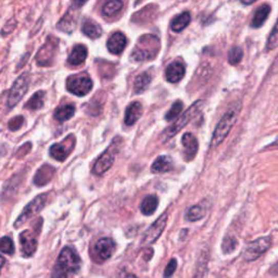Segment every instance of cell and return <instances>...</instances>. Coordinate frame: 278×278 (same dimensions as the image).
I'll use <instances>...</instances> for the list:
<instances>
[{
	"instance_id": "cell-34",
	"label": "cell",
	"mask_w": 278,
	"mask_h": 278,
	"mask_svg": "<svg viewBox=\"0 0 278 278\" xmlns=\"http://www.w3.org/2000/svg\"><path fill=\"white\" fill-rule=\"evenodd\" d=\"M244 51L240 47H233L228 53V62L231 66H237V64L243 60Z\"/></svg>"
},
{
	"instance_id": "cell-33",
	"label": "cell",
	"mask_w": 278,
	"mask_h": 278,
	"mask_svg": "<svg viewBox=\"0 0 278 278\" xmlns=\"http://www.w3.org/2000/svg\"><path fill=\"white\" fill-rule=\"evenodd\" d=\"M277 46H278V18H277V21L273 27L270 36H268V39L266 43V50L271 51V50L275 49Z\"/></svg>"
},
{
	"instance_id": "cell-13",
	"label": "cell",
	"mask_w": 278,
	"mask_h": 278,
	"mask_svg": "<svg viewBox=\"0 0 278 278\" xmlns=\"http://www.w3.org/2000/svg\"><path fill=\"white\" fill-rule=\"evenodd\" d=\"M166 223H168V214L164 213L159 219H157L154 223L147 229V231L144 235L143 238V246H147V245H151L153 243H155L157 239L160 238V236L162 235L163 230L165 229Z\"/></svg>"
},
{
	"instance_id": "cell-32",
	"label": "cell",
	"mask_w": 278,
	"mask_h": 278,
	"mask_svg": "<svg viewBox=\"0 0 278 278\" xmlns=\"http://www.w3.org/2000/svg\"><path fill=\"white\" fill-rule=\"evenodd\" d=\"M238 247V240L231 235H227L224 237L223 242H222V251L225 254L234 252Z\"/></svg>"
},
{
	"instance_id": "cell-12",
	"label": "cell",
	"mask_w": 278,
	"mask_h": 278,
	"mask_svg": "<svg viewBox=\"0 0 278 278\" xmlns=\"http://www.w3.org/2000/svg\"><path fill=\"white\" fill-rule=\"evenodd\" d=\"M116 245L112 238H101L94 247L95 262L103 263L113 255Z\"/></svg>"
},
{
	"instance_id": "cell-38",
	"label": "cell",
	"mask_w": 278,
	"mask_h": 278,
	"mask_svg": "<svg viewBox=\"0 0 278 278\" xmlns=\"http://www.w3.org/2000/svg\"><path fill=\"white\" fill-rule=\"evenodd\" d=\"M23 124H24V117L18 115V116H14L11 121L9 122L8 127H9V129H10V131L15 132V131H17V129H20Z\"/></svg>"
},
{
	"instance_id": "cell-23",
	"label": "cell",
	"mask_w": 278,
	"mask_h": 278,
	"mask_svg": "<svg viewBox=\"0 0 278 278\" xmlns=\"http://www.w3.org/2000/svg\"><path fill=\"white\" fill-rule=\"evenodd\" d=\"M157 206H159V199L154 194H149L142 201L141 211L144 215L150 216L156 211Z\"/></svg>"
},
{
	"instance_id": "cell-9",
	"label": "cell",
	"mask_w": 278,
	"mask_h": 278,
	"mask_svg": "<svg viewBox=\"0 0 278 278\" xmlns=\"http://www.w3.org/2000/svg\"><path fill=\"white\" fill-rule=\"evenodd\" d=\"M30 86V76L29 74H23L17 80H15L14 84L12 85L10 91H9L8 95V107L9 108H13L15 107L24 95L26 94V91L29 90Z\"/></svg>"
},
{
	"instance_id": "cell-31",
	"label": "cell",
	"mask_w": 278,
	"mask_h": 278,
	"mask_svg": "<svg viewBox=\"0 0 278 278\" xmlns=\"http://www.w3.org/2000/svg\"><path fill=\"white\" fill-rule=\"evenodd\" d=\"M123 7V2L122 0H110L108 2L104 8H103V13L106 16H112L116 12L121 10Z\"/></svg>"
},
{
	"instance_id": "cell-6",
	"label": "cell",
	"mask_w": 278,
	"mask_h": 278,
	"mask_svg": "<svg viewBox=\"0 0 278 278\" xmlns=\"http://www.w3.org/2000/svg\"><path fill=\"white\" fill-rule=\"evenodd\" d=\"M47 198L48 194L47 193H42L39 196L35 197L29 205H27L23 211L21 212V214L17 216L16 221L14 222V227H21L24 223H26V221H29L30 219L34 217L35 215L38 214V213L45 208L46 203H47Z\"/></svg>"
},
{
	"instance_id": "cell-39",
	"label": "cell",
	"mask_w": 278,
	"mask_h": 278,
	"mask_svg": "<svg viewBox=\"0 0 278 278\" xmlns=\"http://www.w3.org/2000/svg\"><path fill=\"white\" fill-rule=\"evenodd\" d=\"M116 278H137V277H136V275H134L132 273H128L125 268H121V270H118V272H117Z\"/></svg>"
},
{
	"instance_id": "cell-1",
	"label": "cell",
	"mask_w": 278,
	"mask_h": 278,
	"mask_svg": "<svg viewBox=\"0 0 278 278\" xmlns=\"http://www.w3.org/2000/svg\"><path fill=\"white\" fill-rule=\"evenodd\" d=\"M81 268V259L75 250L71 247H64L55 262L51 278H69V275L75 274Z\"/></svg>"
},
{
	"instance_id": "cell-8",
	"label": "cell",
	"mask_w": 278,
	"mask_h": 278,
	"mask_svg": "<svg viewBox=\"0 0 278 278\" xmlns=\"http://www.w3.org/2000/svg\"><path fill=\"white\" fill-rule=\"evenodd\" d=\"M118 146L120 138H116L115 141H113L112 144L110 145L108 149L98 157L94 168H92V173L96 175H103L111 169V166L114 163L116 153L118 151Z\"/></svg>"
},
{
	"instance_id": "cell-4",
	"label": "cell",
	"mask_w": 278,
	"mask_h": 278,
	"mask_svg": "<svg viewBox=\"0 0 278 278\" xmlns=\"http://www.w3.org/2000/svg\"><path fill=\"white\" fill-rule=\"evenodd\" d=\"M202 106H203V103L201 100L196 101V103H194L192 106H190L189 109L187 111H185L184 114L181 117L176 120L174 124H172L170 127H168L165 129V131L162 132V135H161L162 142L165 143V142L170 141L171 138H173L176 134L181 132L182 129L200 112Z\"/></svg>"
},
{
	"instance_id": "cell-27",
	"label": "cell",
	"mask_w": 278,
	"mask_h": 278,
	"mask_svg": "<svg viewBox=\"0 0 278 278\" xmlns=\"http://www.w3.org/2000/svg\"><path fill=\"white\" fill-rule=\"evenodd\" d=\"M151 80H152L151 75L147 72L137 76V78L135 80V84H134L135 94H142V92H144L147 89V87L149 86V84L151 83Z\"/></svg>"
},
{
	"instance_id": "cell-42",
	"label": "cell",
	"mask_w": 278,
	"mask_h": 278,
	"mask_svg": "<svg viewBox=\"0 0 278 278\" xmlns=\"http://www.w3.org/2000/svg\"><path fill=\"white\" fill-rule=\"evenodd\" d=\"M86 2H88V0H72V4L74 5V7L81 8L86 4Z\"/></svg>"
},
{
	"instance_id": "cell-24",
	"label": "cell",
	"mask_w": 278,
	"mask_h": 278,
	"mask_svg": "<svg viewBox=\"0 0 278 278\" xmlns=\"http://www.w3.org/2000/svg\"><path fill=\"white\" fill-rule=\"evenodd\" d=\"M191 20V15L189 12H183L180 15L173 18V21L171 23V30L175 33H180L183 30L186 29V27L189 25Z\"/></svg>"
},
{
	"instance_id": "cell-7",
	"label": "cell",
	"mask_w": 278,
	"mask_h": 278,
	"mask_svg": "<svg viewBox=\"0 0 278 278\" xmlns=\"http://www.w3.org/2000/svg\"><path fill=\"white\" fill-rule=\"evenodd\" d=\"M273 238L272 236H263L256 238L253 242L250 243L244 253V259L247 262H253L257 259H260L268 249L272 247Z\"/></svg>"
},
{
	"instance_id": "cell-18",
	"label": "cell",
	"mask_w": 278,
	"mask_h": 278,
	"mask_svg": "<svg viewBox=\"0 0 278 278\" xmlns=\"http://www.w3.org/2000/svg\"><path fill=\"white\" fill-rule=\"evenodd\" d=\"M185 75L184 64L176 61L171 63L165 71V77L170 83H178Z\"/></svg>"
},
{
	"instance_id": "cell-3",
	"label": "cell",
	"mask_w": 278,
	"mask_h": 278,
	"mask_svg": "<svg viewBox=\"0 0 278 278\" xmlns=\"http://www.w3.org/2000/svg\"><path fill=\"white\" fill-rule=\"evenodd\" d=\"M159 51V39L154 35H145L139 38L135 50L132 53V60L143 62L152 59Z\"/></svg>"
},
{
	"instance_id": "cell-41",
	"label": "cell",
	"mask_w": 278,
	"mask_h": 278,
	"mask_svg": "<svg viewBox=\"0 0 278 278\" xmlns=\"http://www.w3.org/2000/svg\"><path fill=\"white\" fill-rule=\"evenodd\" d=\"M29 144H30V143L25 144L24 146L21 147V149H18V150H17V156H18V157H21V156H23L24 154L29 153V151H30L31 149H26V150H25V148H27V146H29Z\"/></svg>"
},
{
	"instance_id": "cell-26",
	"label": "cell",
	"mask_w": 278,
	"mask_h": 278,
	"mask_svg": "<svg viewBox=\"0 0 278 278\" xmlns=\"http://www.w3.org/2000/svg\"><path fill=\"white\" fill-rule=\"evenodd\" d=\"M82 31L91 39L99 38V37L103 35V30H101L100 25H98L97 23L91 22V21L85 22L84 24H83Z\"/></svg>"
},
{
	"instance_id": "cell-15",
	"label": "cell",
	"mask_w": 278,
	"mask_h": 278,
	"mask_svg": "<svg viewBox=\"0 0 278 278\" xmlns=\"http://www.w3.org/2000/svg\"><path fill=\"white\" fill-rule=\"evenodd\" d=\"M182 144L184 147V157L186 161L193 160L198 152V141L192 134L186 133L182 137Z\"/></svg>"
},
{
	"instance_id": "cell-14",
	"label": "cell",
	"mask_w": 278,
	"mask_h": 278,
	"mask_svg": "<svg viewBox=\"0 0 278 278\" xmlns=\"http://www.w3.org/2000/svg\"><path fill=\"white\" fill-rule=\"evenodd\" d=\"M74 144H75V139L73 135L67 137L61 144H54L50 147L49 153L54 160L63 162L72 152Z\"/></svg>"
},
{
	"instance_id": "cell-2",
	"label": "cell",
	"mask_w": 278,
	"mask_h": 278,
	"mask_svg": "<svg viewBox=\"0 0 278 278\" xmlns=\"http://www.w3.org/2000/svg\"><path fill=\"white\" fill-rule=\"evenodd\" d=\"M240 111H242V103H240V101L235 103L228 109L227 112L221 118L214 133H213L211 148H215L223 143L224 139L228 136L229 132L231 131V128H233V126L237 122Z\"/></svg>"
},
{
	"instance_id": "cell-44",
	"label": "cell",
	"mask_w": 278,
	"mask_h": 278,
	"mask_svg": "<svg viewBox=\"0 0 278 278\" xmlns=\"http://www.w3.org/2000/svg\"><path fill=\"white\" fill-rule=\"evenodd\" d=\"M256 0H240V3L244 4V5H252L253 3H255Z\"/></svg>"
},
{
	"instance_id": "cell-30",
	"label": "cell",
	"mask_w": 278,
	"mask_h": 278,
	"mask_svg": "<svg viewBox=\"0 0 278 278\" xmlns=\"http://www.w3.org/2000/svg\"><path fill=\"white\" fill-rule=\"evenodd\" d=\"M44 97H45V91L39 90L37 91L36 94H34L30 100L29 103L25 105V108L30 109V110H39L43 108L44 106Z\"/></svg>"
},
{
	"instance_id": "cell-11",
	"label": "cell",
	"mask_w": 278,
	"mask_h": 278,
	"mask_svg": "<svg viewBox=\"0 0 278 278\" xmlns=\"http://www.w3.org/2000/svg\"><path fill=\"white\" fill-rule=\"evenodd\" d=\"M67 88L75 96H86L92 89V81L87 75L71 76L67 81Z\"/></svg>"
},
{
	"instance_id": "cell-5",
	"label": "cell",
	"mask_w": 278,
	"mask_h": 278,
	"mask_svg": "<svg viewBox=\"0 0 278 278\" xmlns=\"http://www.w3.org/2000/svg\"><path fill=\"white\" fill-rule=\"evenodd\" d=\"M43 220L39 219L38 224L35 225L32 229L24 230L20 235V248L22 255L25 257L32 256L37 250L38 245V236L42 229Z\"/></svg>"
},
{
	"instance_id": "cell-35",
	"label": "cell",
	"mask_w": 278,
	"mask_h": 278,
	"mask_svg": "<svg viewBox=\"0 0 278 278\" xmlns=\"http://www.w3.org/2000/svg\"><path fill=\"white\" fill-rule=\"evenodd\" d=\"M0 250L4 254H13L14 253V245L12 239L8 236H5L0 240Z\"/></svg>"
},
{
	"instance_id": "cell-36",
	"label": "cell",
	"mask_w": 278,
	"mask_h": 278,
	"mask_svg": "<svg viewBox=\"0 0 278 278\" xmlns=\"http://www.w3.org/2000/svg\"><path fill=\"white\" fill-rule=\"evenodd\" d=\"M183 108H184V105L183 103H181V101H177V103H175L172 108L170 109V111L168 113H166L165 115V120L166 121H173V120H175L176 117H177L181 112L183 111Z\"/></svg>"
},
{
	"instance_id": "cell-21",
	"label": "cell",
	"mask_w": 278,
	"mask_h": 278,
	"mask_svg": "<svg viewBox=\"0 0 278 278\" xmlns=\"http://www.w3.org/2000/svg\"><path fill=\"white\" fill-rule=\"evenodd\" d=\"M271 13V6L267 5V4H264L262 6L259 7L256 9V11L252 17V21H251V26L253 27V29H259V27H261L264 22L267 20L268 15H270Z\"/></svg>"
},
{
	"instance_id": "cell-17",
	"label": "cell",
	"mask_w": 278,
	"mask_h": 278,
	"mask_svg": "<svg viewBox=\"0 0 278 278\" xmlns=\"http://www.w3.org/2000/svg\"><path fill=\"white\" fill-rule=\"evenodd\" d=\"M54 173H55L54 168H52L49 164H44L38 169V171L36 172L34 176V184L38 187L45 186V185H47L51 182Z\"/></svg>"
},
{
	"instance_id": "cell-25",
	"label": "cell",
	"mask_w": 278,
	"mask_h": 278,
	"mask_svg": "<svg viewBox=\"0 0 278 278\" xmlns=\"http://www.w3.org/2000/svg\"><path fill=\"white\" fill-rule=\"evenodd\" d=\"M74 113H75V106L64 105L54 111V117L59 122H66L74 115Z\"/></svg>"
},
{
	"instance_id": "cell-29",
	"label": "cell",
	"mask_w": 278,
	"mask_h": 278,
	"mask_svg": "<svg viewBox=\"0 0 278 278\" xmlns=\"http://www.w3.org/2000/svg\"><path fill=\"white\" fill-rule=\"evenodd\" d=\"M75 27H76V20L73 17L71 12H68V14L64 16L58 24V29H60L61 31L66 33H72Z\"/></svg>"
},
{
	"instance_id": "cell-43",
	"label": "cell",
	"mask_w": 278,
	"mask_h": 278,
	"mask_svg": "<svg viewBox=\"0 0 278 278\" xmlns=\"http://www.w3.org/2000/svg\"><path fill=\"white\" fill-rule=\"evenodd\" d=\"M267 149H278V137H277V139L274 143H272L270 145V147H267Z\"/></svg>"
},
{
	"instance_id": "cell-40",
	"label": "cell",
	"mask_w": 278,
	"mask_h": 278,
	"mask_svg": "<svg viewBox=\"0 0 278 278\" xmlns=\"http://www.w3.org/2000/svg\"><path fill=\"white\" fill-rule=\"evenodd\" d=\"M268 274L273 277H278V261L271 265L270 270H268Z\"/></svg>"
},
{
	"instance_id": "cell-28",
	"label": "cell",
	"mask_w": 278,
	"mask_h": 278,
	"mask_svg": "<svg viewBox=\"0 0 278 278\" xmlns=\"http://www.w3.org/2000/svg\"><path fill=\"white\" fill-rule=\"evenodd\" d=\"M206 213V209H203L201 206H192L185 212V219L188 222H196L205 217Z\"/></svg>"
},
{
	"instance_id": "cell-16",
	"label": "cell",
	"mask_w": 278,
	"mask_h": 278,
	"mask_svg": "<svg viewBox=\"0 0 278 278\" xmlns=\"http://www.w3.org/2000/svg\"><path fill=\"white\" fill-rule=\"evenodd\" d=\"M126 45H127L126 36L120 32L114 33L110 37L107 43L109 51L113 54H121L124 51Z\"/></svg>"
},
{
	"instance_id": "cell-10",
	"label": "cell",
	"mask_w": 278,
	"mask_h": 278,
	"mask_svg": "<svg viewBox=\"0 0 278 278\" xmlns=\"http://www.w3.org/2000/svg\"><path fill=\"white\" fill-rule=\"evenodd\" d=\"M59 42L55 37H48L47 42L36 55V61L41 67H49L52 64L58 50Z\"/></svg>"
},
{
	"instance_id": "cell-19",
	"label": "cell",
	"mask_w": 278,
	"mask_h": 278,
	"mask_svg": "<svg viewBox=\"0 0 278 278\" xmlns=\"http://www.w3.org/2000/svg\"><path fill=\"white\" fill-rule=\"evenodd\" d=\"M143 114V107H142V104L138 103V101H135V103L131 104L127 109H126V112H125V124L127 126H132L134 125L139 117L142 116Z\"/></svg>"
},
{
	"instance_id": "cell-37",
	"label": "cell",
	"mask_w": 278,
	"mask_h": 278,
	"mask_svg": "<svg viewBox=\"0 0 278 278\" xmlns=\"http://www.w3.org/2000/svg\"><path fill=\"white\" fill-rule=\"evenodd\" d=\"M176 268H177V260H176V259H172L165 267L164 273H163V278H171L173 274L175 273Z\"/></svg>"
},
{
	"instance_id": "cell-22",
	"label": "cell",
	"mask_w": 278,
	"mask_h": 278,
	"mask_svg": "<svg viewBox=\"0 0 278 278\" xmlns=\"http://www.w3.org/2000/svg\"><path fill=\"white\" fill-rule=\"evenodd\" d=\"M87 58V49L84 45H77L73 48L71 54L69 55L68 62L71 66H80L84 63Z\"/></svg>"
},
{
	"instance_id": "cell-20",
	"label": "cell",
	"mask_w": 278,
	"mask_h": 278,
	"mask_svg": "<svg viewBox=\"0 0 278 278\" xmlns=\"http://www.w3.org/2000/svg\"><path fill=\"white\" fill-rule=\"evenodd\" d=\"M173 160L168 155H160L156 157L151 165V172L154 174L166 173L173 170Z\"/></svg>"
}]
</instances>
